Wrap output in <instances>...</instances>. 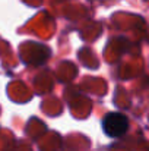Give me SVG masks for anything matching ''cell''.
<instances>
[{
  "label": "cell",
  "instance_id": "1",
  "mask_svg": "<svg viewBox=\"0 0 149 151\" xmlns=\"http://www.w3.org/2000/svg\"><path fill=\"white\" fill-rule=\"evenodd\" d=\"M102 129H104L105 135H108L111 138L123 137L129 129V119L123 113H117V111L108 113V114H105V117L102 120Z\"/></svg>",
  "mask_w": 149,
  "mask_h": 151
}]
</instances>
